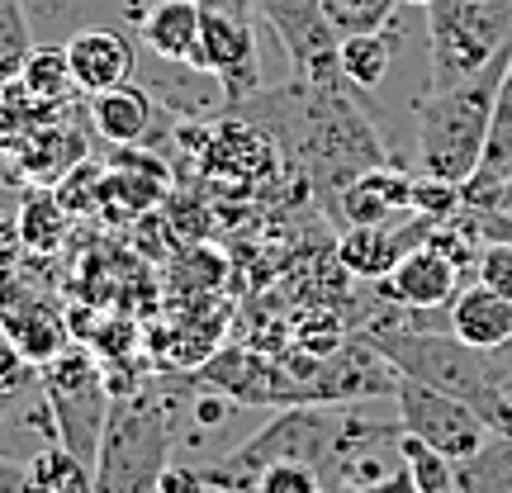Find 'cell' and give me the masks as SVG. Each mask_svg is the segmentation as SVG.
I'll return each instance as SVG.
<instances>
[{"label": "cell", "mask_w": 512, "mask_h": 493, "mask_svg": "<svg viewBox=\"0 0 512 493\" xmlns=\"http://www.w3.org/2000/svg\"><path fill=\"white\" fill-rule=\"evenodd\" d=\"M366 422L351 418L347 403H290L280 408L271 422H261L252 437L233 446L228 456L209 460L204 479L214 493H238V489H256V479L266 475L271 465H309L318 475L337 479L347 451L356 446Z\"/></svg>", "instance_id": "6da1fadb"}, {"label": "cell", "mask_w": 512, "mask_h": 493, "mask_svg": "<svg viewBox=\"0 0 512 493\" xmlns=\"http://www.w3.org/2000/svg\"><path fill=\"white\" fill-rule=\"evenodd\" d=\"M366 337L399 375L470 403L479 418L489 422V432H512V375L494 366L489 351L465 347L456 332L394 328V323H375V328H366Z\"/></svg>", "instance_id": "7a4b0ae2"}, {"label": "cell", "mask_w": 512, "mask_h": 493, "mask_svg": "<svg viewBox=\"0 0 512 493\" xmlns=\"http://www.w3.org/2000/svg\"><path fill=\"white\" fill-rule=\"evenodd\" d=\"M508 62L512 53H503L479 76H470V81L446 86V91H427L418 100V110H413L418 114L413 119V147H418L422 176H437V181H451V185H465L475 176Z\"/></svg>", "instance_id": "3957f363"}, {"label": "cell", "mask_w": 512, "mask_h": 493, "mask_svg": "<svg viewBox=\"0 0 512 493\" xmlns=\"http://www.w3.org/2000/svg\"><path fill=\"white\" fill-rule=\"evenodd\" d=\"M512 53V0H432L427 5V91H446Z\"/></svg>", "instance_id": "277c9868"}, {"label": "cell", "mask_w": 512, "mask_h": 493, "mask_svg": "<svg viewBox=\"0 0 512 493\" xmlns=\"http://www.w3.org/2000/svg\"><path fill=\"white\" fill-rule=\"evenodd\" d=\"M171 465V418L152 399L114 394L95 451V493H152Z\"/></svg>", "instance_id": "5b68a950"}, {"label": "cell", "mask_w": 512, "mask_h": 493, "mask_svg": "<svg viewBox=\"0 0 512 493\" xmlns=\"http://www.w3.org/2000/svg\"><path fill=\"white\" fill-rule=\"evenodd\" d=\"M38 384H43V399H48V413H53L62 446L72 456H81L86 465H95V451H100V437H105L114 403V389L105 384L100 361L72 342L62 356H53L48 366L38 370Z\"/></svg>", "instance_id": "8992f818"}, {"label": "cell", "mask_w": 512, "mask_h": 493, "mask_svg": "<svg viewBox=\"0 0 512 493\" xmlns=\"http://www.w3.org/2000/svg\"><path fill=\"white\" fill-rule=\"evenodd\" d=\"M394 408H399V427L408 437L427 441L432 451L451 456L456 465L470 460L484 441L494 437L489 422L479 418L470 403L451 399V394H441V389H432V384H422V380H408V375H399Z\"/></svg>", "instance_id": "52a82bcc"}, {"label": "cell", "mask_w": 512, "mask_h": 493, "mask_svg": "<svg viewBox=\"0 0 512 493\" xmlns=\"http://www.w3.org/2000/svg\"><path fill=\"white\" fill-rule=\"evenodd\" d=\"M256 10L275 29V38L285 43V57H290L299 81H313V86L347 81L342 62H337L342 34L332 29L323 0H256Z\"/></svg>", "instance_id": "ba28073f"}, {"label": "cell", "mask_w": 512, "mask_h": 493, "mask_svg": "<svg viewBox=\"0 0 512 493\" xmlns=\"http://www.w3.org/2000/svg\"><path fill=\"white\" fill-rule=\"evenodd\" d=\"M204 10L200 24V53H195V72L219 81L223 86V105L247 100L252 91H261V76H256V34H252V15H233V10Z\"/></svg>", "instance_id": "9c48e42d"}, {"label": "cell", "mask_w": 512, "mask_h": 493, "mask_svg": "<svg viewBox=\"0 0 512 493\" xmlns=\"http://www.w3.org/2000/svg\"><path fill=\"white\" fill-rule=\"evenodd\" d=\"M0 328H5V337H10L19 351H24V361L38 370L72 347L62 313H57L34 285H24L19 271L0 275Z\"/></svg>", "instance_id": "30bf717a"}, {"label": "cell", "mask_w": 512, "mask_h": 493, "mask_svg": "<svg viewBox=\"0 0 512 493\" xmlns=\"http://www.w3.org/2000/svg\"><path fill=\"white\" fill-rule=\"evenodd\" d=\"M465 209H484V214H512V62L503 72L494 100V119H489V138H484V157H479L475 176L460 185Z\"/></svg>", "instance_id": "8fae6325"}, {"label": "cell", "mask_w": 512, "mask_h": 493, "mask_svg": "<svg viewBox=\"0 0 512 493\" xmlns=\"http://www.w3.org/2000/svg\"><path fill=\"white\" fill-rule=\"evenodd\" d=\"M460 261H451L446 252H437L432 242H422L413 252L403 256L394 271L380 280V294L394 299L399 309L408 313H432V309H446L451 299L460 294Z\"/></svg>", "instance_id": "7c38bea8"}, {"label": "cell", "mask_w": 512, "mask_h": 493, "mask_svg": "<svg viewBox=\"0 0 512 493\" xmlns=\"http://www.w3.org/2000/svg\"><path fill=\"white\" fill-rule=\"evenodd\" d=\"M432 228H437V223L418 219V214L408 223L394 219V223H375V228H347V238L337 242V261H342L351 275H361V280H384L413 247L427 242Z\"/></svg>", "instance_id": "4fadbf2b"}, {"label": "cell", "mask_w": 512, "mask_h": 493, "mask_svg": "<svg viewBox=\"0 0 512 493\" xmlns=\"http://www.w3.org/2000/svg\"><path fill=\"white\" fill-rule=\"evenodd\" d=\"M67 67H72L76 91L100 95L133 81L138 53L119 29H81V34L67 38Z\"/></svg>", "instance_id": "5bb4252c"}, {"label": "cell", "mask_w": 512, "mask_h": 493, "mask_svg": "<svg viewBox=\"0 0 512 493\" xmlns=\"http://www.w3.org/2000/svg\"><path fill=\"white\" fill-rule=\"evenodd\" d=\"M413 214V176H403L394 166H370L337 195V219L347 228H375Z\"/></svg>", "instance_id": "9a60e30c"}, {"label": "cell", "mask_w": 512, "mask_h": 493, "mask_svg": "<svg viewBox=\"0 0 512 493\" xmlns=\"http://www.w3.org/2000/svg\"><path fill=\"white\" fill-rule=\"evenodd\" d=\"M446 328L456 332L465 347L475 351H498L512 347V299L494 294L489 285H470V290H460L451 304H446Z\"/></svg>", "instance_id": "2e32d148"}, {"label": "cell", "mask_w": 512, "mask_h": 493, "mask_svg": "<svg viewBox=\"0 0 512 493\" xmlns=\"http://www.w3.org/2000/svg\"><path fill=\"white\" fill-rule=\"evenodd\" d=\"M91 124L95 133L114 147H143L157 128V105L143 86H114V91L91 95Z\"/></svg>", "instance_id": "e0dca14e"}, {"label": "cell", "mask_w": 512, "mask_h": 493, "mask_svg": "<svg viewBox=\"0 0 512 493\" xmlns=\"http://www.w3.org/2000/svg\"><path fill=\"white\" fill-rule=\"evenodd\" d=\"M200 24H204L200 0H157L143 15V43L162 57V62H176L185 72H195Z\"/></svg>", "instance_id": "ac0fdd59"}, {"label": "cell", "mask_w": 512, "mask_h": 493, "mask_svg": "<svg viewBox=\"0 0 512 493\" xmlns=\"http://www.w3.org/2000/svg\"><path fill=\"white\" fill-rule=\"evenodd\" d=\"M19 162H24V171H29L38 185H57L72 166L86 162V138H81L76 128H62V124L24 133V138H19Z\"/></svg>", "instance_id": "d6986e66"}, {"label": "cell", "mask_w": 512, "mask_h": 493, "mask_svg": "<svg viewBox=\"0 0 512 493\" xmlns=\"http://www.w3.org/2000/svg\"><path fill=\"white\" fill-rule=\"evenodd\" d=\"M394 53H399V43H394V29L384 24V29H370V34H347L342 38L337 62H342V76H347L356 91H370V86H380L384 76H389Z\"/></svg>", "instance_id": "ffe728a7"}, {"label": "cell", "mask_w": 512, "mask_h": 493, "mask_svg": "<svg viewBox=\"0 0 512 493\" xmlns=\"http://www.w3.org/2000/svg\"><path fill=\"white\" fill-rule=\"evenodd\" d=\"M15 81L38 110H57V105H67L76 91L72 67H67V48H34V53L24 57V67H19Z\"/></svg>", "instance_id": "44dd1931"}, {"label": "cell", "mask_w": 512, "mask_h": 493, "mask_svg": "<svg viewBox=\"0 0 512 493\" xmlns=\"http://www.w3.org/2000/svg\"><path fill=\"white\" fill-rule=\"evenodd\" d=\"M460 493H512V432H494L470 460L456 465Z\"/></svg>", "instance_id": "7402d4cb"}, {"label": "cell", "mask_w": 512, "mask_h": 493, "mask_svg": "<svg viewBox=\"0 0 512 493\" xmlns=\"http://www.w3.org/2000/svg\"><path fill=\"white\" fill-rule=\"evenodd\" d=\"M29 493H95V465L57 441L29 460Z\"/></svg>", "instance_id": "603a6c76"}, {"label": "cell", "mask_w": 512, "mask_h": 493, "mask_svg": "<svg viewBox=\"0 0 512 493\" xmlns=\"http://www.w3.org/2000/svg\"><path fill=\"white\" fill-rule=\"evenodd\" d=\"M67 209H62V200H57L53 190H34L29 200H24V209H19V238H24V252L34 256H53L57 247H62V238H67Z\"/></svg>", "instance_id": "cb8c5ba5"}, {"label": "cell", "mask_w": 512, "mask_h": 493, "mask_svg": "<svg viewBox=\"0 0 512 493\" xmlns=\"http://www.w3.org/2000/svg\"><path fill=\"white\" fill-rule=\"evenodd\" d=\"M403 465H408V475H413V493H460L456 460L432 451L427 441L408 437V432H403Z\"/></svg>", "instance_id": "d4e9b609"}, {"label": "cell", "mask_w": 512, "mask_h": 493, "mask_svg": "<svg viewBox=\"0 0 512 493\" xmlns=\"http://www.w3.org/2000/svg\"><path fill=\"white\" fill-rule=\"evenodd\" d=\"M29 53H34V34H29L24 0H0V81H15Z\"/></svg>", "instance_id": "484cf974"}, {"label": "cell", "mask_w": 512, "mask_h": 493, "mask_svg": "<svg viewBox=\"0 0 512 493\" xmlns=\"http://www.w3.org/2000/svg\"><path fill=\"white\" fill-rule=\"evenodd\" d=\"M394 5H399V0H323L332 29H337L342 38L384 29V24H389V15H394Z\"/></svg>", "instance_id": "4316f807"}, {"label": "cell", "mask_w": 512, "mask_h": 493, "mask_svg": "<svg viewBox=\"0 0 512 493\" xmlns=\"http://www.w3.org/2000/svg\"><path fill=\"white\" fill-rule=\"evenodd\" d=\"M53 195L62 200L67 214H91V209H100V195H105V166H95V162L72 166V171L57 181Z\"/></svg>", "instance_id": "83f0119b"}, {"label": "cell", "mask_w": 512, "mask_h": 493, "mask_svg": "<svg viewBox=\"0 0 512 493\" xmlns=\"http://www.w3.org/2000/svg\"><path fill=\"white\" fill-rule=\"evenodd\" d=\"M460 209H465L460 185L437 181V176H418V181H413V214H418V219L446 223V219H456Z\"/></svg>", "instance_id": "f1b7e54d"}, {"label": "cell", "mask_w": 512, "mask_h": 493, "mask_svg": "<svg viewBox=\"0 0 512 493\" xmlns=\"http://www.w3.org/2000/svg\"><path fill=\"white\" fill-rule=\"evenodd\" d=\"M252 493H328V479L318 475V470H309V465H271L266 475L256 479Z\"/></svg>", "instance_id": "f546056e"}, {"label": "cell", "mask_w": 512, "mask_h": 493, "mask_svg": "<svg viewBox=\"0 0 512 493\" xmlns=\"http://www.w3.org/2000/svg\"><path fill=\"white\" fill-rule=\"evenodd\" d=\"M475 271H479V285H489L494 294L512 299V242H484Z\"/></svg>", "instance_id": "4dcf8cb0"}, {"label": "cell", "mask_w": 512, "mask_h": 493, "mask_svg": "<svg viewBox=\"0 0 512 493\" xmlns=\"http://www.w3.org/2000/svg\"><path fill=\"white\" fill-rule=\"evenodd\" d=\"M34 375H38V366H29L24 351L0 328V394H24V384H34Z\"/></svg>", "instance_id": "1f68e13d"}, {"label": "cell", "mask_w": 512, "mask_h": 493, "mask_svg": "<svg viewBox=\"0 0 512 493\" xmlns=\"http://www.w3.org/2000/svg\"><path fill=\"white\" fill-rule=\"evenodd\" d=\"M152 493H214V489H209L204 470H190V465H176V460H171Z\"/></svg>", "instance_id": "d6a6232c"}, {"label": "cell", "mask_w": 512, "mask_h": 493, "mask_svg": "<svg viewBox=\"0 0 512 493\" xmlns=\"http://www.w3.org/2000/svg\"><path fill=\"white\" fill-rule=\"evenodd\" d=\"M19 256H24V238H19V223L0 214V275L19 271Z\"/></svg>", "instance_id": "836d02e7"}, {"label": "cell", "mask_w": 512, "mask_h": 493, "mask_svg": "<svg viewBox=\"0 0 512 493\" xmlns=\"http://www.w3.org/2000/svg\"><path fill=\"white\" fill-rule=\"evenodd\" d=\"M0 493H29V465L0 456Z\"/></svg>", "instance_id": "e575fe53"}, {"label": "cell", "mask_w": 512, "mask_h": 493, "mask_svg": "<svg viewBox=\"0 0 512 493\" xmlns=\"http://www.w3.org/2000/svg\"><path fill=\"white\" fill-rule=\"evenodd\" d=\"M15 403H19V394H0V422H5L10 413H15Z\"/></svg>", "instance_id": "d590c367"}, {"label": "cell", "mask_w": 512, "mask_h": 493, "mask_svg": "<svg viewBox=\"0 0 512 493\" xmlns=\"http://www.w3.org/2000/svg\"><path fill=\"white\" fill-rule=\"evenodd\" d=\"M328 493H380V489H356V484H328Z\"/></svg>", "instance_id": "8d00e7d4"}, {"label": "cell", "mask_w": 512, "mask_h": 493, "mask_svg": "<svg viewBox=\"0 0 512 493\" xmlns=\"http://www.w3.org/2000/svg\"><path fill=\"white\" fill-rule=\"evenodd\" d=\"M403 5H422V10H427V5H432V0H403Z\"/></svg>", "instance_id": "74e56055"}, {"label": "cell", "mask_w": 512, "mask_h": 493, "mask_svg": "<svg viewBox=\"0 0 512 493\" xmlns=\"http://www.w3.org/2000/svg\"><path fill=\"white\" fill-rule=\"evenodd\" d=\"M508 389H512V380H508Z\"/></svg>", "instance_id": "f35d334b"}]
</instances>
